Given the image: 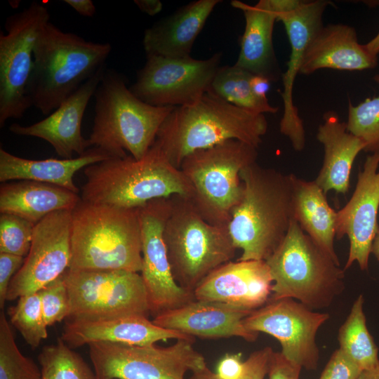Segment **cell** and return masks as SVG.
<instances>
[{
	"instance_id": "74e56055",
	"label": "cell",
	"mask_w": 379,
	"mask_h": 379,
	"mask_svg": "<svg viewBox=\"0 0 379 379\" xmlns=\"http://www.w3.org/2000/svg\"><path fill=\"white\" fill-rule=\"evenodd\" d=\"M273 350L265 347L250 354L244 361V369L239 379H265L268 373L270 359ZM190 379H220L217 374L207 366L192 372Z\"/></svg>"
},
{
	"instance_id": "3957f363",
	"label": "cell",
	"mask_w": 379,
	"mask_h": 379,
	"mask_svg": "<svg viewBox=\"0 0 379 379\" xmlns=\"http://www.w3.org/2000/svg\"><path fill=\"white\" fill-rule=\"evenodd\" d=\"M84 173L81 199L93 204L138 208L156 199L193 195L182 172L154 143L140 159L111 157L86 166Z\"/></svg>"
},
{
	"instance_id": "60d3db41",
	"label": "cell",
	"mask_w": 379,
	"mask_h": 379,
	"mask_svg": "<svg viewBox=\"0 0 379 379\" xmlns=\"http://www.w3.org/2000/svg\"><path fill=\"white\" fill-rule=\"evenodd\" d=\"M302 368L286 359L281 352H273L270 359L269 379H300Z\"/></svg>"
},
{
	"instance_id": "d4e9b609",
	"label": "cell",
	"mask_w": 379,
	"mask_h": 379,
	"mask_svg": "<svg viewBox=\"0 0 379 379\" xmlns=\"http://www.w3.org/2000/svg\"><path fill=\"white\" fill-rule=\"evenodd\" d=\"M221 2V0L194 1L155 22L143 35L146 55L190 57L195 39L214 8Z\"/></svg>"
},
{
	"instance_id": "7a4b0ae2",
	"label": "cell",
	"mask_w": 379,
	"mask_h": 379,
	"mask_svg": "<svg viewBox=\"0 0 379 379\" xmlns=\"http://www.w3.org/2000/svg\"><path fill=\"white\" fill-rule=\"evenodd\" d=\"M267 131L264 114L237 107L210 91L190 105L175 107L161 126L154 143L180 169L192 152L228 140L258 148Z\"/></svg>"
},
{
	"instance_id": "f1b7e54d",
	"label": "cell",
	"mask_w": 379,
	"mask_h": 379,
	"mask_svg": "<svg viewBox=\"0 0 379 379\" xmlns=\"http://www.w3.org/2000/svg\"><path fill=\"white\" fill-rule=\"evenodd\" d=\"M292 184L293 218L301 229L335 263L334 249L337 211L328 204L326 194L314 181L290 174Z\"/></svg>"
},
{
	"instance_id": "b9f144b4",
	"label": "cell",
	"mask_w": 379,
	"mask_h": 379,
	"mask_svg": "<svg viewBox=\"0 0 379 379\" xmlns=\"http://www.w3.org/2000/svg\"><path fill=\"white\" fill-rule=\"evenodd\" d=\"M244 369L241 353L226 354L218 362L215 373L220 379H239Z\"/></svg>"
},
{
	"instance_id": "ac0fdd59",
	"label": "cell",
	"mask_w": 379,
	"mask_h": 379,
	"mask_svg": "<svg viewBox=\"0 0 379 379\" xmlns=\"http://www.w3.org/2000/svg\"><path fill=\"white\" fill-rule=\"evenodd\" d=\"M379 155H368L358 173L349 201L337 211L335 238L347 235L350 251L344 271L357 262L361 270L368 267L372 244L379 228Z\"/></svg>"
},
{
	"instance_id": "44dd1931",
	"label": "cell",
	"mask_w": 379,
	"mask_h": 379,
	"mask_svg": "<svg viewBox=\"0 0 379 379\" xmlns=\"http://www.w3.org/2000/svg\"><path fill=\"white\" fill-rule=\"evenodd\" d=\"M253 311L220 302L194 299L181 307L161 312L152 322L192 337H240L255 341L259 333L246 329L243 319Z\"/></svg>"
},
{
	"instance_id": "7c38bea8",
	"label": "cell",
	"mask_w": 379,
	"mask_h": 379,
	"mask_svg": "<svg viewBox=\"0 0 379 379\" xmlns=\"http://www.w3.org/2000/svg\"><path fill=\"white\" fill-rule=\"evenodd\" d=\"M70 300L67 320H96L149 313L140 274L126 270L64 273Z\"/></svg>"
},
{
	"instance_id": "603a6c76",
	"label": "cell",
	"mask_w": 379,
	"mask_h": 379,
	"mask_svg": "<svg viewBox=\"0 0 379 379\" xmlns=\"http://www.w3.org/2000/svg\"><path fill=\"white\" fill-rule=\"evenodd\" d=\"M377 65L378 55L359 43L354 27L329 24L323 25L310 41L300 74L309 75L321 69L362 71Z\"/></svg>"
},
{
	"instance_id": "f35d334b",
	"label": "cell",
	"mask_w": 379,
	"mask_h": 379,
	"mask_svg": "<svg viewBox=\"0 0 379 379\" xmlns=\"http://www.w3.org/2000/svg\"><path fill=\"white\" fill-rule=\"evenodd\" d=\"M362 370L340 349L331 356L319 379H357Z\"/></svg>"
},
{
	"instance_id": "1f68e13d",
	"label": "cell",
	"mask_w": 379,
	"mask_h": 379,
	"mask_svg": "<svg viewBox=\"0 0 379 379\" xmlns=\"http://www.w3.org/2000/svg\"><path fill=\"white\" fill-rule=\"evenodd\" d=\"M41 379H96L84 359L59 338L38 355Z\"/></svg>"
},
{
	"instance_id": "bcb514c9",
	"label": "cell",
	"mask_w": 379,
	"mask_h": 379,
	"mask_svg": "<svg viewBox=\"0 0 379 379\" xmlns=\"http://www.w3.org/2000/svg\"><path fill=\"white\" fill-rule=\"evenodd\" d=\"M357 379H379V362L371 368L363 370Z\"/></svg>"
},
{
	"instance_id": "83f0119b",
	"label": "cell",
	"mask_w": 379,
	"mask_h": 379,
	"mask_svg": "<svg viewBox=\"0 0 379 379\" xmlns=\"http://www.w3.org/2000/svg\"><path fill=\"white\" fill-rule=\"evenodd\" d=\"M78 194L61 187L33 180L4 182L0 187V213L21 217L34 225L58 211H73Z\"/></svg>"
},
{
	"instance_id": "ffe728a7",
	"label": "cell",
	"mask_w": 379,
	"mask_h": 379,
	"mask_svg": "<svg viewBox=\"0 0 379 379\" xmlns=\"http://www.w3.org/2000/svg\"><path fill=\"white\" fill-rule=\"evenodd\" d=\"M272 282L265 260H237L213 271L193 293L197 300L220 302L254 311L269 300Z\"/></svg>"
},
{
	"instance_id": "7bdbcfd3",
	"label": "cell",
	"mask_w": 379,
	"mask_h": 379,
	"mask_svg": "<svg viewBox=\"0 0 379 379\" xmlns=\"http://www.w3.org/2000/svg\"><path fill=\"white\" fill-rule=\"evenodd\" d=\"M271 81L266 77L260 75H253L251 79V87L254 95L260 99L267 100V93L269 91Z\"/></svg>"
},
{
	"instance_id": "277c9868",
	"label": "cell",
	"mask_w": 379,
	"mask_h": 379,
	"mask_svg": "<svg viewBox=\"0 0 379 379\" xmlns=\"http://www.w3.org/2000/svg\"><path fill=\"white\" fill-rule=\"evenodd\" d=\"M111 51L109 43L86 41L48 22L34 48L27 87L32 106L43 114L53 112L105 65Z\"/></svg>"
},
{
	"instance_id": "7402d4cb",
	"label": "cell",
	"mask_w": 379,
	"mask_h": 379,
	"mask_svg": "<svg viewBox=\"0 0 379 379\" xmlns=\"http://www.w3.org/2000/svg\"><path fill=\"white\" fill-rule=\"evenodd\" d=\"M61 338L70 347L93 343L152 345L168 339L194 340V337L160 327L143 314L96 320H67Z\"/></svg>"
},
{
	"instance_id": "5bb4252c",
	"label": "cell",
	"mask_w": 379,
	"mask_h": 379,
	"mask_svg": "<svg viewBox=\"0 0 379 379\" xmlns=\"http://www.w3.org/2000/svg\"><path fill=\"white\" fill-rule=\"evenodd\" d=\"M329 318L328 313L314 312L293 298L269 299L243 319L245 328L277 338L281 354L307 371H315L319 359L316 335Z\"/></svg>"
},
{
	"instance_id": "ab89813d",
	"label": "cell",
	"mask_w": 379,
	"mask_h": 379,
	"mask_svg": "<svg viewBox=\"0 0 379 379\" xmlns=\"http://www.w3.org/2000/svg\"><path fill=\"white\" fill-rule=\"evenodd\" d=\"M25 258L0 253V307L4 308L7 300L10 283L23 265Z\"/></svg>"
},
{
	"instance_id": "30bf717a",
	"label": "cell",
	"mask_w": 379,
	"mask_h": 379,
	"mask_svg": "<svg viewBox=\"0 0 379 379\" xmlns=\"http://www.w3.org/2000/svg\"><path fill=\"white\" fill-rule=\"evenodd\" d=\"M194 340L179 339L168 347L93 343L89 354L96 379H185L187 371L205 368Z\"/></svg>"
},
{
	"instance_id": "8d00e7d4",
	"label": "cell",
	"mask_w": 379,
	"mask_h": 379,
	"mask_svg": "<svg viewBox=\"0 0 379 379\" xmlns=\"http://www.w3.org/2000/svg\"><path fill=\"white\" fill-rule=\"evenodd\" d=\"M37 292L47 326L68 318L70 313V300L64 274Z\"/></svg>"
},
{
	"instance_id": "f6af8a7d",
	"label": "cell",
	"mask_w": 379,
	"mask_h": 379,
	"mask_svg": "<svg viewBox=\"0 0 379 379\" xmlns=\"http://www.w3.org/2000/svg\"><path fill=\"white\" fill-rule=\"evenodd\" d=\"M134 3L142 12L150 16L157 15L163 8L159 0H134Z\"/></svg>"
},
{
	"instance_id": "ee69618b",
	"label": "cell",
	"mask_w": 379,
	"mask_h": 379,
	"mask_svg": "<svg viewBox=\"0 0 379 379\" xmlns=\"http://www.w3.org/2000/svg\"><path fill=\"white\" fill-rule=\"evenodd\" d=\"M64 2L84 17H93L95 13V6L91 0H65Z\"/></svg>"
},
{
	"instance_id": "52a82bcc",
	"label": "cell",
	"mask_w": 379,
	"mask_h": 379,
	"mask_svg": "<svg viewBox=\"0 0 379 379\" xmlns=\"http://www.w3.org/2000/svg\"><path fill=\"white\" fill-rule=\"evenodd\" d=\"M265 262L274 282L271 300L290 298L311 310L321 309L344 289V270L294 219L283 241Z\"/></svg>"
},
{
	"instance_id": "2e32d148",
	"label": "cell",
	"mask_w": 379,
	"mask_h": 379,
	"mask_svg": "<svg viewBox=\"0 0 379 379\" xmlns=\"http://www.w3.org/2000/svg\"><path fill=\"white\" fill-rule=\"evenodd\" d=\"M274 4L277 11V20L283 23L291 46L287 69L281 76L284 112L279 130L289 139L293 149L300 152L305 147V133L302 120L293 102L294 83L300 73L308 44L323 26V14L331 2L326 0H274Z\"/></svg>"
},
{
	"instance_id": "e575fe53",
	"label": "cell",
	"mask_w": 379,
	"mask_h": 379,
	"mask_svg": "<svg viewBox=\"0 0 379 379\" xmlns=\"http://www.w3.org/2000/svg\"><path fill=\"white\" fill-rule=\"evenodd\" d=\"M373 79L379 84V74ZM345 123L347 130L365 143V152L379 155V95L357 105L350 102Z\"/></svg>"
},
{
	"instance_id": "c3c4849f",
	"label": "cell",
	"mask_w": 379,
	"mask_h": 379,
	"mask_svg": "<svg viewBox=\"0 0 379 379\" xmlns=\"http://www.w3.org/2000/svg\"><path fill=\"white\" fill-rule=\"evenodd\" d=\"M371 253L375 255L377 260H379V228L372 244Z\"/></svg>"
},
{
	"instance_id": "ba28073f",
	"label": "cell",
	"mask_w": 379,
	"mask_h": 379,
	"mask_svg": "<svg viewBox=\"0 0 379 379\" xmlns=\"http://www.w3.org/2000/svg\"><path fill=\"white\" fill-rule=\"evenodd\" d=\"M171 201L164 230L168 258L176 282L193 293L209 274L232 261L237 248L228 226L208 222L190 198L174 195Z\"/></svg>"
},
{
	"instance_id": "836d02e7",
	"label": "cell",
	"mask_w": 379,
	"mask_h": 379,
	"mask_svg": "<svg viewBox=\"0 0 379 379\" xmlns=\"http://www.w3.org/2000/svg\"><path fill=\"white\" fill-rule=\"evenodd\" d=\"M10 321L32 348L48 337L38 292L19 298L17 304L8 310Z\"/></svg>"
},
{
	"instance_id": "f546056e",
	"label": "cell",
	"mask_w": 379,
	"mask_h": 379,
	"mask_svg": "<svg viewBox=\"0 0 379 379\" xmlns=\"http://www.w3.org/2000/svg\"><path fill=\"white\" fill-rule=\"evenodd\" d=\"M364 297L359 295L338 331L340 349L362 371L379 362L378 350L366 326L363 310Z\"/></svg>"
},
{
	"instance_id": "d6a6232c",
	"label": "cell",
	"mask_w": 379,
	"mask_h": 379,
	"mask_svg": "<svg viewBox=\"0 0 379 379\" xmlns=\"http://www.w3.org/2000/svg\"><path fill=\"white\" fill-rule=\"evenodd\" d=\"M0 379H41L40 369L18 349L4 312L0 314Z\"/></svg>"
},
{
	"instance_id": "4316f807",
	"label": "cell",
	"mask_w": 379,
	"mask_h": 379,
	"mask_svg": "<svg viewBox=\"0 0 379 379\" xmlns=\"http://www.w3.org/2000/svg\"><path fill=\"white\" fill-rule=\"evenodd\" d=\"M107 152L98 148L88 149L72 159L34 160L22 158L0 149V182L33 180L55 185L79 194L74 175L80 169L109 158Z\"/></svg>"
},
{
	"instance_id": "d590c367",
	"label": "cell",
	"mask_w": 379,
	"mask_h": 379,
	"mask_svg": "<svg viewBox=\"0 0 379 379\" xmlns=\"http://www.w3.org/2000/svg\"><path fill=\"white\" fill-rule=\"evenodd\" d=\"M34 225L9 213L0 215V253L25 258L32 241Z\"/></svg>"
},
{
	"instance_id": "4fadbf2b",
	"label": "cell",
	"mask_w": 379,
	"mask_h": 379,
	"mask_svg": "<svg viewBox=\"0 0 379 379\" xmlns=\"http://www.w3.org/2000/svg\"><path fill=\"white\" fill-rule=\"evenodd\" d=\"M222 53L204 60L147 55L130 91L142 101L155 107L190 105L211 91L220 67Z\"/></svg>"
},
{
	"instance_id": "9a60e30c",
	"label": "cell",
	"mask_w": 379,
	"mask_h": 379,
	"mask_svg": "<svg viewBox=\"0 0 379 379\" xmlns=\"http://www.w3.org/2000/svg\"><path fill=\"white\" fill-rule=\"evenodd\" d=\"M171 208V197L152 200L139 208L142 266L149 310L154 316L195 299L194 293L175 280L164 239V230Z\"/></svg>"
},
{
	"instance_id": "8992f818",
	"label": "cell",
	"mask_w": 379,
	"mask_h": 379,
	"mask_svg": "<svg viewBox=\"0 0 379 379\" xmlns=\"http://www.w3.org/2000/svg\"><path fill=\"white\" fill-rule=\"evenodd\" d=\"M91 146L112 157L126 152L140 159L155 142L157 133L175 107H155L138 98L122 76L107 69L95 93Z\"/></svg>"
},
{
	"instance_id": "d6986e66",
	"label": "cell",
	"mask_w": 379,
	"mask_h": 379,
	"mask_svg": "<svg viewBox=\"0 0 379 379\" xmlns=\"http://www.w3.org/2000/svg\"><path fill=\"white\" fill-rule=\"evenodd\" d=\"M105 65L85 81L73 94L45 119L29 126L12 124L13 134L41 138L48 142L62 159L84 154L91 147L81 134L82 120L86 107L101 82Z\"/></svg>"
},
{
	"instance_id": "5b68a950",
	"label": "cell",
	"mask_w": 379,
	"mask_h": 379,
	"mask_svg": "<svg viewBox=\"0 0 379 379\" xmlns=\"http://www.w3.org/2000/svg\"><path fill=\"white\" fill-rule=\"evenodd\" d=\"M142 266L139 208H120L81 199L72 211L68 269L139 273Z\"/></svg>"
},
{
	"instance_id": "6da1fadb",
	"label": "cell",
	"mask_w": 379,
	"mask_h": 379,
	"mask_svg": "<svg viewBox=\"0 0 379 379\" xmlns=\"http://www.w3.org/2000/svg\"><path fill=\"white\" fill-rule=\"evenodd\" d=\"M243 194L228 229L238 260H266L283 241L293 218L289 175L254 162L239 173Z\"/></svg>"
},
{
	"instance_id": "9c48e42d",
	"label": "cell",
	"mask_w": 379,
	"mask_h": 379,
	"mask_svg": "<svg viewBox=\"0 0 379 379\" xmlns=\"http://www.w3.org/2000/svg\"><path fill=\"white\" fill-rule=\"evenodd\" d=\"M257 157V147L228 140L196 150L183 159L180 169L192 187L190 199L208 222L228 226L243 194L239 173Z\"/></svg>"
},
{
	"instance_id": "e0dca14e",
	"label": "cell",
	"mask_w": 379,
	"mask_h": 379,
	"mask_svg": "<svg viewBox=\"0 0 379 379\" xmlns=\"http://www.w3.org/2000/svg\"><path fill=\"white\" fill-rule=\"evenodd\" d=\"M72 211H55L34 225L30 249L10 283L7 300L37 292L69 268Z\"/></svg>"
},
{
	"instance_id": "484cf974",
	"label": "cell",
	"mask_w": 379,
	"mask_h": 379,
	"mask_svg": "<svg viewBox=\"0 0 379 379\" xmlns=\"http://www.w3.org/2000/svg\"><path fill=\"white\" fill-rule=\"evenodd\" d=\"M317 139L322 144L324 153L322 166L314 181L326 194L331 190L346 194L353 163L359 153L364 151L365 143L351 133L346 123L331 111L324 115Z\"/></svg>"
},
{
	"instance_id": "8fae6325",
	"label": "cell",
	"mask_w": 379,
	"mask_h": 379,
	"mask_svg": "<svg viewBox=\"0 0 379 379\" xmlns=\"http://www.w3.org/2000/svg\"><path fill=\"white\" fill-rule=\"evenodd\" d=\"M50 20L46 6L32 2L5 22L0 34V127L20 119L32 107L27 87L34 62V48L41 28Z\"/></svg>"
},
{
	"instance_id": "cb8c5ba5",
	"label": "cell",
	"mask_w": 379,
	"mask_h": 379,
	"mask_svg": "<svg viewBox=\"0 0 379 379\" xmlns=\"http://www.w3.org/2000/svg\"><path fill=\"white\" fill-rule=\"evenodd\" d=\"M245 18V29L240 39V51L235 65L254 75L267 78L271 82L281 77L275 55L272 34L277 9L274 0H260L253 6L232 1Z\"/></svg>"
},
{
	"instance_id": "4dcf8cb0",
	"label": "cell",
	"mask_w": 379,
	"mask_h": 379,
	"mask_svg": "<svg viewBox=\"0 0 379 379\" xmlns=\"http://www.w3.org/2000/svg\"><path fill=\"white\" fill-rule=\"evenodd\" d=\"M253 75L235 65L220 66L213 81L211 91L237 107L259 114L276 113L277 107L253 93L250 84Z\"/></svg>"
},
{
	"instance_id": "7dc6e473",
	"label": "cell",
	"mask_w": 379,
	"mask_h": 379,
	"mask_svg": "<svg viewBox=\"0 0 379 379\" xmlns=\"http://www.w3.org/2000/svg\"><path fill=\"white\" fill-rule=\"evenodd\" d=\"M366 48L372 54L378 55L379 54V31L376 35L364 44Z\"/></svg>"
}]
</instances>
